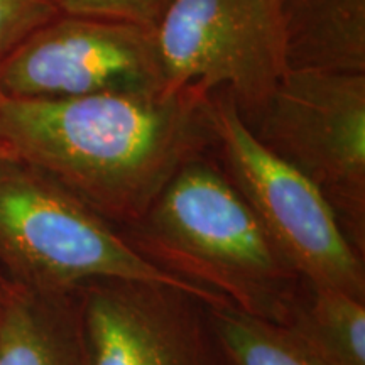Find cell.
I'll use <instances>...</instances> for the list:
<instances>
[{"label": "cell", "instance_id": "cell-1", "mask_svg": "<svg viewBox=\"0 0 365 365\" xmlns=\"http://www.w3.org/2000/svg\"><path fill=\"white\" fill-rule=\"evenodd\" d=\"M212 148L208 93L0 95V159L34 168L117 227L134 225L190 158Z\"/></svg>", "mask_w": 365, "mask_h": 365}, {"label": "cell", "instance_id": "cell-2", "mask_svg": "<svg viewBox=\"0 0 365 365\" xmlns=\"http://www.w3.org/2000/svg\"><path fill=\"white\" fill-rule=\"evenodd\" d=\"M122 230L154 266L222 296L242 313L284 325L299 276L212 148L181 164L143 218Z\"/></svg>", "mask_w": 365, "mask_h": 365}, {"label": "cell", "instance_id": "cell-3", "mask_svg": "<svg viewBox=\"0 0 365 365\" xmlns=\"http://www.w3.org/2000/svg\"><path fill=\"white\" fill-rule=\"evenodd\" d=\"M0 272L12 284L73 293L93 281L168 286L205 307H230L222 296L154 266L103 218L53 178L0 159Z\"/></svg>", "mask_w": 365, "mask_h": 365}, {"label": "cell", "instance_id": "cell-4", "mask_svg": "<svg viewBox=\"0 0 365 365\" xmlns=\"http://www.w3.org/2000/svg\"><path fill=\"white\" fill-rule=\"evenodd\" d=\"M212 153L299 279L365 299L364 255L327 196L255 139L227 91L208 93Z\"/></svg>", "mask_w": 365, "mask_h": 365}, {"label": "cell", "instance_id": "cell-5", "mask_svg": "<svg viewBox=\"0 0 365 365\" xmlns=\"http://www.w3.org/2000/svg\"><path fill=\"white\" fill-rule=\"evenodd\" d=\"M242 120L318 186L364 255L365 73L286 71L262 107Z\"/></svg>", "mask_w": 365, "mask_h": 365}, {"label": "cell", "instance_id": "cell-6", "mask_svg": "<svg viewBox=\"0 0 365 365\" xmlns=\"http://www.w3.org/2000/svg\"><path fill=\"white\" fill-rule=\"evenodd\" d=\"M154 38L168 91H227L242 118L286 73L276 0H173Z\"/></svg>", "mask_w": 365, "mask_h": 365}, {"label": "cell", "instance_id": "cell-7", "mask_svg": "<svg viewBox=\"0 0 365 365\" xmlns=\"http://www.w3.org/2000/svg\"><path fill=\"white\" fill-rule=\"evenodd\" d=\"M166 81L154 27L59 12L0 63V95L78 98L159 93Z\"/></svg>", "mask_w": 365, "mask_h": 365}, {"label": "cell", "instance_id": "cell-8", "mask_svg": "<svg viewBox=\"0 0 365 365\" xmlns=\"http://www.w3.org/2000/svg\"><path fill=\"white\" fill-rule=\"evenodd\" d=\"M91 365H218L205 304L168 286L80 287Z\"/></svg>", "mask_w": 365, "mask_h": 365}, {"label": "cell", "instance_id": "cell-9", "mask_svg": "<svg viewBox=\"0 0 365 365\" xmlns=\"http://www.w3.org/2000/svg\"><path fill=\"white\" fill-rule=\"evenodd\" d=\"M0 365H91L80 289L46 293L11 282L0 317Z\"/></svg>", "mask_w": 365, "mask_h": 365}, {"label": "cell", "instance_id": "cell-10", "mask_svg": "<svg viewBox=\"0 0 365 365\" xmlns=\"http://www.w3.org/2000/svg\"><path fill=\"white\" fill-rule=\"evenodd\" d=\"M286 71L365 73V0H276Z\"/></svg>", "mask_w": 365, "mask_h": 365}, {"label": "cell", "instance_id": "cell-11", "mask_svg": "<svg viewBox=\"0 0 365 365\" xmlns=\"http://www.w3.org/2000/svg\"><path fill=\"white\" fill-rule=\"evenodd\" d=\"M284 327L327 365H365V299L301 281Z\"/></svg>", "mask_w": 365, "mask_h": 365}, {"label": "cell", "instance_id": "cell-12", "mask_svg": "<svg viewBox=\"0 0 365 365\" xmlns=\"http://www.w3.org/2000/svg\"><path fill=\"white\" fill-rule=\"evenodd\" d=\"M218 365H327L284 325L234 307H205Z\"/></svg>", "mask_w": 365, "mask_h": 365}, {"label": "cell", "instance_id": "cell-13", "mask_svg": "<svg viewBox=\"0 0 365 365\" xmlns=\"http://www.w3.org/2000/svg\"><path fill=\"white\" fill-rule=\"evenodd\" d=\"M59 12V0H0V63Z\"/></svg>", "mask_w": 365, "mask_h": 365}, {"label": "cell", "instance_id": "cell-14", "mask_svg": "<svg viewBox=\"0 0 365 365\" xmlns=\"http://www.w3.org/2000/svg\"><path fill=\"white\" fill-rule=\"evenodd\" d=\"M173 0H59L61 12L154 27Z\"/></svg>", "mask_w": 365, "mask_h": 365}, {"label": "cell", "instance_id": "cell-15", "mask_svg": "<svg viewBox=\"0 0 365 365\" xmlns=\"http://www.w3.org/2000/svg\"><path fill=\"white\" fill-rule=\"evenodd\" d=\"M9 291H11V282H9L6 277H4V274L0 272V317H2L4 307H6Z\"/></svg>", "mask_w": 365, "mask_h": 365}]
</instances>
